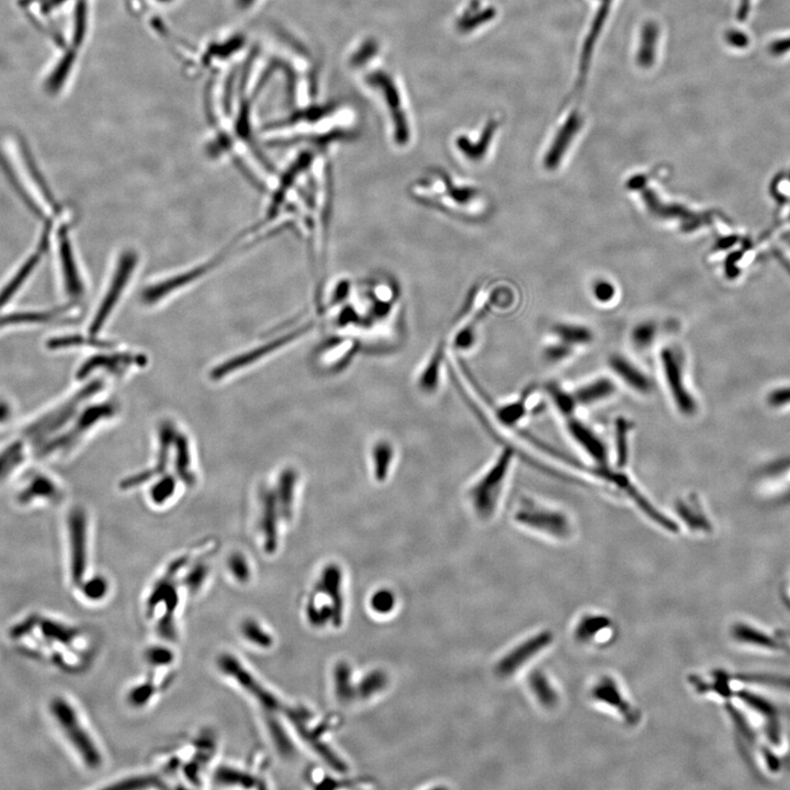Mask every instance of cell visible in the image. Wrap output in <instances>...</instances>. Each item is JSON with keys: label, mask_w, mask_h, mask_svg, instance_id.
<instances>
[{"label": "cell", "mask_w": 790, "mask_h": 790, "mask_svg": "<svg viewBox=\"0 0 790 790\" xmlns=\"http://www.w3.org/2000/svg\"><path fill=\"white\" fill-rule=\"evenodd\" d=\"M616 393V386L608 378H597L585 383L572 393L575 404L589 406L608 400Z\"/></svg>", "instance_id": "cell-26"}, {"label": "cell", "mask_w": 790, "mask_h": 790, "mask_svg": "<svg viewBox=\"0 0 790 790\" xmlns=\"http://www.w3.org/2000/svg\"><path fill=\"white\" fill-rule=\"evenodd\" d=\"M657 41V27L652 23L645 26L643 31L642 46L639 51V62L642 65L649 66L655 55V44Z\"/></svg>", "instance_id": "cell-45"}, {"label": "cell", "mask_w": 790, "mask_h": 790, "mask_svg": "<svg viewBox=\"0 0 790 790\" xmlns=\"http://www.w3.org/2000/svg\"><path fill=\"white\" fill-rule=\"evenodd\" d=\"M214 783L226 787L256 788L258 779L255 774L234 766H221L213 776Z\"/></svg>", "instance_id": "cell-30"}, {"label": "cell", "mask_w": 790, "mask_h": 790, "mask_svg": "<svg viewBox=\"0 0 790 790\" xmlns=\"http://www.w3.org/2000/svg\"><path fill=\"white\" fill-rule=\"evenodd\" d=\"M228 570L230 577L238 584H248L252 579V567L248 562L247 557L242 552H234L228 559Z\"/></svg>", "instance_id": "cell-40"}, {"label": "cell", "mask_w": 790, "mask_h": 790, "mask_svg": "<svg viewBox=\"0 0 790 790\" xmlns=\"http://www.w3.org/2000/svg\"><path fill=\"white\" fill-rule=\"evenodd\" d=\"M362 343L352 335L333 334L316 348L313 362L326 376L342 374L354 362Z\"/></svg>", "instance_id": "cell-10"}, {"label": "cell", "mask_w": 790, "mask_h": 790, "mask_svg": "<svg viewBox=\"0 0 790 790\" xmlns=\"http://www.w3.org/2000/svg\"><path fill=\"white\" fill-rule=\"evenodd\" d=\"M448 343L439 340L427 356L415 376V386L425 398H434L444 386L445 372L448 366Z\"/></svg>", "instance_id": "cell-13"}, {"label": "cell", "mask_w": 790, "mask_h": 790, "mask_svg": "<svg viewBox=\"0 0 790 790\" xmlns=\"http://www.w3.org/2000/svg\"><path fill=\"white\" fill-rule=\"evenodd\" d=\"M260 503H262L260 529L262 535V547L266 553L274 555L279 545V523L282 521L274 489H265L262 491Z\"/></svg>", "instance_id": "cell-18"}, {"label": "cell", "mask_w": 790, "mask_h": 790, "mask_svg": "<svg viewBox=\"0 0 790 790\" xmlns=\"http://www.w3.org/2000/svg\"><path fill=\"white\" fill-rule=\"evenodd\" d=\"M116 405L113 403H101V404L90 406L84 411L78 417L74 426L69 432L65 433L57 439L50 441L49 444L42 448V456H48L52 452L64 450L73 446L76 441L87 433L91 427L95 426L100 421L107 420L116 414Z\"/></svg>", "instance_id": "cell-15"}, {"label": "cell", "mask_w": 790, "mask_h": 790, "mask_svg": "<svg viewBox=\"0 0 790 790\" xmlns=\"http://www.w3.org/2000/svg\"><path fill=\"white\" fill-rule=\"evenodd\" d=\"M332 167L326 156L314 157L308 178H306V194H308V211H310V238L308 244L312 250V256L316 262V272L322 280L323 272L326 265V248H328V226H330V208H332Z\"/></svg>", "instance_id": "cell-2"}, {"label": "cell", "mask_w": 790, "mask_h": 790, "mask_svg": "<svg viewBox=\"0 0 790 790\" xmlns=\"http://www.w3.org/2000/svg\"><path fill=\"white\" fill-rule=\"evenodd\" d=\"M144 659L150 667H174L176 655L167 647L160 645L148 647Z\"/></svg>", "instance_id": "cell-42"}, {"label": "cell", "mask_w": 790, "mask_h": 790, "mask_svg": "<svg viewBox=\"0 0 790 790\" xmlns=\"http://www.w3.org/2000/svg\"><path fill=\"white\" fill-rule=\"evenodd\" d=\"M82 345H90V346L97 347H111L112 344L109 343L99 342L95 340V337L91 336L90 338H84L79 336L71 337H61V338H56L52 340L49 343L50 348L56 350V348H62V347H71V346H82Z\"/></svg>", "instance_id": "cell-47"}, {"label": "cell", "mask_w": 790, "mask_h": 790, "mask_svg": "<svg viewBox=\"0 0 790 790\" xmlns=\"http://www.w3.org/2000/svg\"><path fill=\"white\" fill-rule=\"evenodd\" d=\"M662 371L669 396L683 416L691 417L697 412V402L687 386L683 359L672 348L661 354Z\"/></svg>", "instance_id": "cell-12"}, {"label": "cell", "mask_w": 790, "mask_h": 790, "mask_svg": "<svg viewBox=\"0 0 790 790\" xmlns=\"http://www.w3.org/2000/svg\"><path fill=\"white\" fill-rule=\"evenodd\" d=\"M392 597L384 593V594H379L378 596L374 599V608L378 609V611H382V609L383 611H389L391 606H392Z\"/></svg>", "instance_id": "cell-52"}, {"label": "cell", "mask_w": 790, "mask_h": 790, "mask_svg": "<svg viewBox=\"0 0 790 790\" xmlns=\"http://www.w3.org/2000/svg\"><path fill=\"white\" fill-rule=\"evenodd\" d=\"M243 238H244V235L242 234L230 243L228 247L221 250L214 257L210 258L206 262L191 267L189 269L184 270L179 274H172V276L164 279L160 282L150 284L142 294V301L148 306H154V304H160L162 300H165L168 296L177 294L182 289L187 288V286L196 284V282H199L200 279L208 276L210 272L220 267L222 262L230 256V252H233L234 248L238 247Z\"/></svg>", "instance_id": "cell-6"}, {"label": "cell", "mask_w": 790, "mask_h": 790, "mask_svg": "<svg viewBox=\"0 0 790 790\" xmlns=\"http://www.w3.org/2000/svg\"><path fill=\"white\" fill-rule=\"evenodd\" d=\"M216 667L224 677L257 703L265 716L284 713L286 706L265 685L264 681L236 655L222 653L216 660Z\"/></svg>", "instance_id": "cell-4"}, {"label": "cell", "mask_w": 790, "mask_h": 790, "mask_svg": "<svg viewBox=\"0 0 790 790\" xmlns=\"http://www.w3.org/2000/svg\"><path fill=\"white\" fill-rule=\"evenodd\" d=\"M514 521L530 530L557 539H565L572 533L570 517L565 513L535 501H521L514 513Z\"/></svg>", "instance_id": "cell-7"}, {"label": "cell", "mask_w": 790, "mask_h": 790, "mask_svg": "<svg viewBox=\"0 0 790 790\" xmlns=\"http://www.w3.org/2000/svg\"><path fill=\"white\" fill-rule=\"evenodd\" d=\"M655 337V328L652 324H641L633 333V342L639 350L647 348L652 344Z\"/></svg>", "instance_id": "cell-48"}, {"label": "cell", "mask_w": 790, "mask_h": 790, "mask_svg": "<svg viewBox=\"0 0 790 790\" xmlns=\"http://www.w3.org/2000/svg\"><path fill=\"white\" fill-rule=\"evenodd\" d=\"M46 236L48 235L45 234V238H42L41 244H40L38 252L32 255L31 258L26 262L25 266L22 267L20 272H18L17 276L13 279V282H10V284L6 286L5 290L0 294V306H3L4 304H6V302L11 298V296L17 291V289L21 286L22 282H25V279L29 276L34 266L39 262L42 252L45 250L46 245H48V238H46Z\"/></svg>", "instance_id": "cell-34"}, {"label": "cell", "mask_w": 790, "mask_h": 790, "mask_svg": "<svg viewBox=\"0 0 790 790\" xmlns=\"http://www.w3.org/2000/svg\"><path fill=\"white\" fill-rule=\"evenodd\" d=\"M51 713L83 763L88 769H99L104 763L101 750L80 719L75 707L66 699L57 697L51 703Z\"/></svg>", "instance_id": "cell-5"}, {"label": "cell", "mask_w": 790, "mask_h": 790, "mask_svg": "<svg viewBox=\"0 0 790 790\" xmlns=\"http://www.w3.org/2000/svg\"><path fill=\"white\" fill-rule=\"evenodd\" d=\"M10 415V408L7 403H0V423L5 422Z\"/></svg>", "instance_id": "cell-54"}, {"label": "cell", "mask_w": 790, "mask_h": 790, "mask_svg": "<svg viewBox=\"0 0 790 790\" xmlns=\"http://www.w3.org/2000/svg\"><path fill=\"white\" fill-rule=\"evenodd\" d=\"M593 697L596 701L607 703L617 709L627 723L635 725L639 723L640 713L623 699L617 684L611 677H603L593 689Z\"/></svg>", "instance_id": "cell-23"}, {"label": "cell", "mask_w": 790, "mask_h": 790, "mask_svg": "<svg viewBox=\"0 0 790 790\" xmlns=\"http://www.w3.org/2000/svg\"><path fill=\"white\" fill-rule=\"evenodd\" d=\"M767 402L773 408H781L790 403V386L789 388L777 389V390L772 391L767 396Z\"/></svg>", "instance_id": "cell-50"}, {"label": "cell", "mask_w": 790, "mask_h": 790, "mask_svg": "<svg viewBox=\"0 0 790 790\" xmlns=\"http://www.w3.org/2000/svg\"><path fill=\"white\" fill-rule=\"evenodd\" d=\"M61 492H60L59 487L51 479L48 478L45 475H38L35 478L32 479L31 482L28 486H26L22 492L18 496V501L23 504L32 502L33 499H59Z\"/></svg>", "instance_id": "cell-29"}, {"label": "cell", "mask_w": 790, "mask_h": 790, "mask_svg": "<svg viewBox=\"0 0 790 790\" xmlns=\"http://www.w3.org/2000/svg\"><path fill=\"white\" fill-rule=\"evenodd\" d=\"M176 449L175 469L176 474L180 480L186 484L192 486L196 482L194 474L191 470V456H190L189 444L187 438L182 434H176L174 440Z\"/></svg>", "instance_id": "cell-31"}, {"label": "cell", "mask_w": 790, "mask_h": 790, "mask_svg": "<svg viewBox=\"0 0 790 790\" xmlns=\"http://www.w3.org/2000/svg\"><path fill=\"white\" fill-rule=\"evenodd\" d=\"M314 325L316 324L313 321L301 323L296 328L272 338L269 342L260 345L256 348L248 350L247 352L228 359V362H222L211 371L210 376L213 380H221V379L226 378L228 374H234L235 371L240 370L244 367H248L255 364V362H260V359L266 358V357L276 352L277 350L286 348L289 345L294 344L296 340L304 338V336L308 335V333L314 330Z\"/></svg>", "instance_id": "cell-8"}, {"label": "cell", "mask_w": 790, "mask_h": 790, "mask_svg": "<svg viewBox=\"0 0 790 790\" xmlns=\"http://www.w3.org/2000/svg\"><path fill=\"white\" fill-rule=\"evenodd\" d=\"M609 625H611V621L607 617H603V616H586L577 625L575 637H577V640L582 641V642L591 640V638H594L597 633H601L603 629L608 628Z\"/></svg>", "instance_id": "cell-39"}, {"label": "cell", "mask_w": 790, "mask_h": 790, "mask_svg": "<svg viewBox=\"0 0 790 790\" xmlns=\"http://www.w3.org/2000/svg\"><path fill=\"white\" fill-rule=\"evenodd\" d=\"M514 459V449L506 447L497 455L490 466L467 486L464 499L477 521L489 523L499 514Z\"/></svg>", "instance_id": "cell-3"}, {"label": "cell", "mask_w": 790, "mask_h": 790, "mask_svg": "<svg viewBox=\"0 0 790 790\" xmlns=\"http://www.w3.org/2000/svg\"><path fill=\"white\" fill-rule=\"evenodd\" d=\"M581 118L579 114L572 113L570 118L565 121L564 126L561 128L559 133L555 136V141L551 144L548 153L545 157V165L548 169H555L559 166L563 156L567 153V148L570 146L574 136L581 128Z\"/></svg>", "instance_id": "cell-25"}, {"label": "cell", "mask_w": 790, "mask_h": 790, "mask_svg": "<svg viewBox=\"0 0 790 790\" xmlns=\"http://www.w3.org/2000/svg\"><path fill=\"white\" fill-rule=\"evenodd\" d=\"M240 637L243 640L257 649H270L274 645V637L267 630L264 623L254 617L243 619L240 625Z\"/></svg>", "instance_id": "cell-28"}, {"label": "cell", "mask_w": 790, "mask_h": 790, "mask_svg": "<svg viewBox=\"0 0 790 790\" xmlns=\"http://www.w3.org/2000/svg\"><path fill=\"white\" fill-rule=\"evenodd\" d=\"M679 516L691 530L709 531L711 529L709 521L699 511V507L689 499H679L677 504Z\"/></svg>", "instance_id": "cell-33"}, {"label": "cell", "mask_w": 790, "mask_h": 790, "mask_svg": "<svg viewBox=\"0 0 790 790\" xmlns=\"http://www.w3.org/2000/svg\"><path fill=\"white\" fill-rule=\"evenodd\" d=\"M594 294L595 296H596L599 301L606 302V301L611 300L613 294H615V291H613V286H611L608 282H599V284H596V286H595Z\"/></svg>", "instance_id": "cell-51"}, {"label": "cell", "mask_w": 790, "mask_h": 790, "mask_svg": "<svg viewBox=\"0 0 790 790\" xmlns=\"http://www.w3.org/2000/svg\"><path fill=\"white\" fill-rule=\"evenodd\" d=\"M570 347L571 346H569V345L563 344V343L559 345L549 346L545 352V359H547L548 362H553V364L562 362V360H564V359L571 354Z\"/></svg>", "instance_id": "cell-49"}, {"label": "cell", "mask_w": 790, "mask_h": 790, "mask_svg": "<svg viewBox=\"0 0 790 790\" xmlns=\"http://www.w3.org/2000/svg\"><path fill=\"white\" fill-rule=\"evenodd\" d=\"M567 430L570 433L575 443L601 466H605L607 462V449L601 437L589 428L582 421L573 418L567 422Z\"/></svg>", "instance_id": "cell-22"}, {"label": "cell", "mask_w": 790, "mask_h": 790, "mask_svg": "<svg viewBox=\"0 0 790 790\" xmlns=\"http://www.w3.org/2000/svg\"><path fill=\"white\" fill-rule=\"evenodd\" d=\"M25 458V445L15 441L0 452V481L7 478Z\"/></svg>", "instance_id": "cell-37"}, {"label": "cell", "mask_w": 790, "mask_h": 790, "mask_svg": "<svg viewBox=\"0 0 790 790\" xmlns=\"http://www.w3.org/2000/svg\"><path fill=\"white\" fill-rule=\"evenodd\" d=\"M611 370L627 388L639 394H649L652 391L651 379L639 367L625 357L613 356L609 360Z\"/></svg>", "instance_id": "cell-24"}, {"label": "cell", "mask_w": 790, "mask_h": 790, "mask_svg": "<svg viewBox=\"0 0 790 790\" xmlns=\"http://www.w3.org/2000/svg\"><path fill=\"white\" fill-rule=\"evenodd\" d=\"M138 260H140L138 254L133 250H124L120 255L117 267H116L111 282L108 286L107 294H104V299L100 302L99 308L96 313L95 318H92L91 324H90L89 332L91 336L95 337L102 330L104 324L108 322L110 316H111L112 312L116 310L118 304H120L122 296L129 286L132 277H133L134 272L138 268Z\"/></svg>", "instance_id": "cell-9"}, {"label": "cell", "mask_w": 790, "mask_h": 790, "mask_svg": "<svg viewBox=\"0 0 790 790\" xmlns=\"http://www.w3.org/2000/svg\"><path fill=\"white\" fill-rule=\"evenodd\" d=\"M176 490V481L175 479L166 475L164 478L160 479L150 491V497L155 504L162 505L167 502L168 499L174 495Z\"/></svg>", "instance_id": "cell-46"}, {"label": "cell", "mask_w": 790, "mask_h": 790, "mask_svg": "<svg viewBox=\"0 0 790 790\" xmlns=\"http://www.w3.org/2000/svg\"><path fill=\"white\" fill-rule=\"evenodd\" d=\"M411 196L421 204L461 218H474L479 214L482 194L478 188L455 178L449 172L433 169L413 180Z\"/></svg>", "instance_id": "cell-1"}, {"label": "cell", "mask_w": 790, "mask_h": 790, "mask_svg": "<svg viewBox=\"0 0 790 790\" xmlns=\"http://www.w3.org/2000/svg\"><path fill=\"white\" fill-rule=\"evenodd\" d=\"M79 587L84 596L91 601H102L104 597H107L110 589L107 579L100 575L84 581Z\"/></svg>", "instance_id": "cell-43"}, {"label": "cell", "mask_w": 790, "mask_h": 790, "mask_svg": "<svg viewBox=\"0 0 790 790\" xmlns=\"http://www.w3.org/2000/svg\"><path fill=\"white\" fill-rule=\"evenodd\" d=\"M101 388V381L90 383L89 386L74 394L73 398L54 408L49 414L44 415L37 422L32 423L26 428L25 436L35 443L57 432L75 416L80 404L91 398L92 394L99 392Z\"/></svg>", "instance_id": "cell-11"}, {"label": "cell", "mask_w": 790, "mask_h": 790, "mask_svg": "<svg viewBox=\"0 0 790 790\" xmlns=\"http://www.w3.org/2000/svg\"><path fill=\"white\" fill-rule=\"evenodd\" d=\"M158 694L160 691L148 679H145L129 689L126 699L132 707L143 708L153 701Z\"/></svg>", "instance_id": "cell-38"}, {"label": "cell", "mask_w": 790, "mask_h": 790, "mask_svg": "<svg viewBox=\"0 0 790 790\" xmlns=\"http://www.w3.org/2000/svg\"><path fill=\"white\" fill-rule=\"evenodd\" d=\"M552 633L550 631H543L539 635L530 638L528 640L515 647L512 652H509L502 661L497 664L496 672L499 677H509L514 674L517 669L528 662L533 655L540 652L541 650L548 647L552 642Z\"/></svg>", "instance_id": "cell-17"}, {"label": "cell", "mask_w": 790, "mask_h": 790, "mask_svg": "<svg viewBox=\"0 0 790 790\" xmlns=\"http://www.w3.org/2000/svg\"><path fill=\"white\" fill-rule=\"evenodd\" d=\"M60 248H61L64 278H65L67 291L73 296H80L84 292L83 282L80 279L77 265H76L73 250H72L71 242L68 240L67 232H66L65 228L60 234Z\"/></svg>", "instance_id": "cell-27"}, {"label": "cell", "mask_w": 790, "mask_h": 790, "mask_svg": "<svg viewBox=\"0 0 790 790\" xmlns=\"http://www.w3.org/2000/svg\"><path fill=\"white\" fill-rule=\"evenodd\" d=\"M68 537L71 547V577L74 584L80 586L85 581L87 569V516L85 511L76 507L68 516Z\"/></svg>", "instance_id": "cell-14"}, {"label": "cell", "mask_w": 790, "mask_h": 790, "mask_svg": "<svg viewBox=\"0 0 790 790\" xmlns=\"http://www.w3.org/2000/svg\"><path fill=\"white\" fill-rule=\"evenodd\" d=\"M553 332L561 343L569 346L589 344L593 340V334L589 328L577 326V325H557L553 328Z\"/></svg>", "instance_id": "cell-36"}, {"label": "cell", "mask_w": 790, "mask_h": 790, "mask_svg": "<svg viewBox=\"0 0 790 790\" xmlns=\"http://www.w3.org/2000/svg\"><path fill=\"white\" fill-rule=\"evenodd\" d=\"M146 364L145 357L132 352H114L112 355H97L88 359L87 362L78 370L77 379L89 376L92 371L98 369L109 371L114 374H120L126 368L133 366H143Z\"/></svg>", "instance_id": "cell-19"}, {"label": "cell", "mask_w": 790, "mask_h": 790, "mask_svg": "<svg viewBox=\"0 0 790 790\" xmlns=\"http://www.w3.org/2000/svg\"><path fill=\"white\" fill-rule=\"evenodd\" d=\"M529 393L512 402L499 405L495 411V416L501 424L507 427H514L527 414V396Z\"/></svg>", "instance_id": "cell-32"}, {"label": "cell", "mask_w": 790, "mask_h": 790, "mask_svg": "<svg viewBox=\"0 0 790 790\" xmlns=\"http://www.w3.org/2000/svg\"><path fill=\"white\" fill-rule=\"evenodd\" d=\"M368 459L371 479L376 484H386L398 462V449L393 440L386 437L374 439L369 449Z\"/></svg>", "instance_id": "cell-16"}, {"label": "cell", "mask_w": 790, "mask_h": 790, "mask_svg": "<svg viewBox=\"0 0 790 790\" xmlns=\"http://www.w3.org/2000/svg\"><path fill=\"white\" fill-rule=\"evenodd\" d=\"M531 691L536 696L539 703L545 708H553L557 703V695L551 686L547 677L541 672L535 671L529 677Z\"/></svg>", "instance_id": "cell-35"}, {"label": "cell", "mask_w": 790, "mask_h": 790, "mask_svg": "<svg viewBox=\"0 0 790 790\" xmlns=\"http://www.w3.org/2000/svg\"><path fill=\"white\" fill-rule=\"evenodd\" d=\"M299 478L300 477L296 469L292 467L284 468L279 473L277 485L274 489L282 521L286 523H290L294 516Z\"/></svg>", "instance_id": "cell-21"}, {"label": "cell", "mask_w": 790, "mask_h": 790, "mask_svg": "<svg viewBox=\"0 0 790 790\" xmlns=\"http://www.w3.org/2000/svg\"><path fill=\"white\" fill-rule=\"evenodd\" d=\"M631 425L625 418L616 423V456L619 467H625L629 458V433Z\"/></svg>", "instance_id": "cell-41"}, {"label": "cell", "mask_w": 790, "mask_h": 790, "mask_svg": "<svg viewBox=\"0 0 790 790\" xmlns=\"http://www.w3.org/2000/svg\"><path fill=\"white\" fill-rule=\"evenodd\" d=\"M176 434H177V432L175 430V427L172 426L170 423L167 422L162 424L160 428V457H158L155 467L153 469H150V470H146L145 472L126 479L121 483L122 489L128 490V489L138 486V485L143 484L146 481L153 479L156 475L165 471L166 464H167L168 458H169L170 449L174 445Z\"/></svg>", "instance_id": "cell-20"}, {"label": "cell", "mask_w": 790, "mask_h": 790, "mask_svg": "<svg viewBox=\"0 0 790 790\" xmlns=\"http://www.w3.org/2000/svg\"><path fill=\"white\" fill-rule=\"evenodd\" d=\"M162 781H160L158 776L155 775H141V776H132V777L126 778L124 781H119L116 785H112V788H117V789H138V788H164L165 785H162Z\"/></svg>", "instance_id": "cell-44"}, {"label": "cell", "mask_w": 790, "mask_h": 790, "mask_svg": "<svg viewBox=\"0 0 790 790\" xmlns=\"http://www.w3.org/2000/svg\"><path fill=\"white\" fill-rule=\"evenodd\" d=\"M788 468H790V459H785V460L778 461L775 464L769 467L767 471H769V473L779 472V471H784Z\"/></svg>", "instance_id": "cell-53"}]
</instances>
